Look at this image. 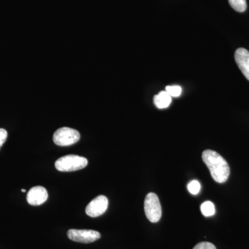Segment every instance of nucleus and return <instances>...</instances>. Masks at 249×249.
Instances as JSON below:
<instances>
[{
    "label": "nucleus",
    "mask_w": 249,
    "mask_h": 249,
    "mask_svg": "<svg viewBox=\"0 0 249 249\" xmlns=\"http://www.w3.org/2000/svg\"><path fill=\"white\" fill-rule=\"evenodd\" d=\"M165 91L170 95L171 97H178L181 94V87L178 85H171V86H167L165 88Z\"/></svg>",
    "instance_id": "obj_12"
},
{
    "label": "nucleus",
    "mask_w": 249,
    "mask_h": 249,
    "mask_svg": "<svg viewBox=\"0 0 249 249\" xmlns=\"http://www.w3.org/2000/svg\"><path fill=\"white\" fill-rule=\"evenodd\" d=\"M70 240L80 243L89 244L101 238V233L93 230H78L70 229L67 232Z\"/></svg>",
    "instance_id": "obj_5"
},
{
    "label": "nucleus",
    "mask_w": 249,
    "mask_h": 249,
    "mask_svg": "<svg viewBox=\"0 0 249 249\" xmlns=\"http://www.w3.org/2000/svg\"><path fill=\"white\" fill-rule=\"evenodd\" d=\"M202 160L216 182L223 183L227 181L230 175V168L222 156L213 150H206L203 152Z\"/></svg>",
    "instance_id": "obj_1"
},
{
    "label": "nucleus",
    "mask_w": 249,
    "mask_h": 249,
    "mask_svg": "<svg viewBox=\"0 0 249 249\" xmlns=\"http://www.w3.org/2000/svg\"><path fill=\"white\" fill-rule=\"evenodd\" d=\"M235 60L237 66L249 80V52L246 49L239 48L235 53Z\"/></svg>",
    "instance_id": "obj_8"
},
{
    "label": "nucleus",
    "mask_w": 249,
    "mask_h": 249,
    "mask_svg": "<svg viewBox=\"0 0 249 249\" xmlns=\"http://www.w3.org/2000/svg\"><path fill=\"white\" fill-rule=\"evenodd\" d=\"M47 198L48 193L42 186L33 187L27 193V202L31 206H40L47 201Z\"/></svg>",
    "instance_id": "obj_7"
},
{
    "label": "nucleus",
    "mask_w": 249,
    "mask_h": 249,
    "mask_svg": "<svg viewBox=\"0 0 249 249\" xmlns=\"http://www.w3.org/2000/svg\"><path fill=\"white\" fill-rule=\"evenodd\" d=\"M188 190L192 195H197L200 192V183L196 180H193L188 183Z\"/></svg>",
    "instance_id": "obj_13"
},
{
    "label": "nucleus",
    "mask_w": 249,
    "mask_h": 249,
    "mask_svg": "<svg viewBox=\"0 0 249 249\" xmlns=\"http://www.w3.org/2000/svg\"><path fill=\"white\" fill-rule=\"evenodd\" d=\"M108 199L106 196H99L90 201L87 206L85 212L91 217H97L102 215L107 211Z\"/></svg>",
    "instance_id": "obj_6"
},
{
    "label": "nucleus",
    "mask_w": 249,
    "mask_h": 249,
    "mask_svg": "<svg viewBox=\"0 0 249 249\" xmlns=\"http://www.w3.org/2000/svg\"><path fill=\"white\" fill-rule=\"evenodd\" d=\"M231 6L237 12H245L247 5L246 0H229Z\"/></svg>",
    "instance_id": "obj_11"
},
{
    "label": "nucleus",
    "mask_w": 249,
    "mask_h": 249,
    "mask_svg": "<svg viewBox=\"0 0 249 249\" xmlns=\"http://www.w3.org/2000/svg\"><path fill=\"white\" fill-rule=\"evenodd\" d=\"M172 97L165 91H161L154 97V103L159 109H165L169 107Z\"/></svg>",
    "instance_id": "obj_9"
},
{
    "label": "nucleus",
    "mask_w": 249,
    "mask_h": 249,
    "mask_svg": "<svg viewBox=\"0 0 249 249\" xmlns=\"http://www.w3.org/2000/svg\"><path fill=\"white\" fill-rule=\"evenodd\" d=\"M88 164V160L80 156L69 155L60 157L55 161V167L60 172H73L83 169Z\"/></svg>",
    "instance_id": "obj_2"
},
{
    "label": "nucleus",
    "mask_w": 249,
    "mask_h": 249,
    "mask_svg": "<svg viewBox=\"0 0 249 249\" xmlns=\"http://www.w3.org/2000/svg\"><path fill=\"white\" fill-rule=\"evenodd\" d=\"M79 132L76 129L64 127L55 131L53 140L59 146H69L76 143L80 140Z\"/></svg>",
    "instance_id": "obj_4"
},
{
    "label": "nucleus",
    "mask_w": 249,
    "mask_h": 249,
    "mask_svg": "<svg viewBox=\"0 0 249 249\" xmlns=\"http://www.w3.org/2000/svg\"><path fill=\"white\" fill-rule=\"evenodd\" d=\"M193 249H217L214 245L210 242H204L197 244Z\"/></svg>",
    "instance_id": "obj_14"
},
{
    "label": "nucleus",
    "mask_w": 249,
    "mask_h": 249,
    "mask_svg": "<svg viewBox=\"0 0 249 249\" xmlns=\"http://www.w3.org/2000/svg\"><path fill=\"white\" fill-rule=\"evenodd\" d=\"M201 213L204 214L205 217H211L215 213V208L213 203L207 201L203 203L201 206Z\"/></svg>",
    "instance_id": "obj_10"
},
{
    "label": "nucleus",
    "mask_w": 249,
    "mask_h": 249,
    "mask_svg": "<svg viewBox=\"0 0 249 249\" xmlns=\"http://www.w3.org/2000/svg\"><path fill=\"white\" fill-rule=\"evenodd\" d=\"M8 133L6 129L0 128V148L4 145L7 139Z\"/></svg>",
    "instance_id": "obj_15"
},
{
    "label": "nucleus",
    "mask_w": 249,
    "mask_h": 249,
    "mask_svg": "<svg viewBox=\"0 0 249 249\" xmlns=\"http://www.w3.org/2000/svg\"><path fill=\"white\" fill-rule=\"evenodd\" d=\"M144 210L145 215L150 222L157 223L160 220L162 215L161 206L158 196L155 193H148L145 196Z\"/></svg>",
    "instance_id": "obj_3"
},
{
    "label": "nucleus",
    "mask_w": 249,
    "mask_h": 249,
    "mask_svg": "<svg viewBox=\"0 0 249 249\" xmlns=\"http://www.w3.org/2000/svg\"><path fill=\"white\" fill-rule=\"evenodd\" d=\"M22 192H23V193H25L26 190L22 189Z\"/></svg>",
    "instance_id": "obj_16"
}]
</instances>
